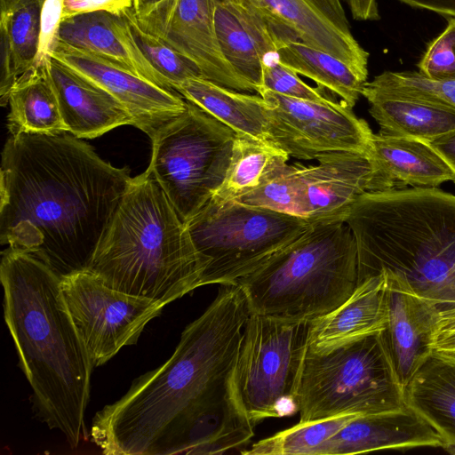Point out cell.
<instances>
[{"mask_svg": "<svg viewBox=\"0 0 455 455\" xmlns=\"http://www.w3.org/2000/svg\"><path fill=\"white\" fill-rule=\"evenodd\" d=\"M313 222L236 201H209L185 225L200 266V286L235 284L296 240Z\"/></svg>", "mask_w": 455, "mask_h": 455, "instance_id": "obj_8", "label": "cell"}, {"mask_svg": "<svg viewBox=\"0 0 455 455\" xmlns=\"http://www.w3.org/2000/svg\"><path fill=\"white\" fill-rule=\"evenodd\" d=\"M260 88L299 100L316 102L336 100L328 96L326 90L318 86L311 87L304 83L298 76V74L279 61L276 52L267 55L264 60L262 64V84L259 89Z\"/></svg>", "mask_w": 455, "mask_h": 455, "instance_id": "obj_36", "label": "cell"}, {"mask_svg": "<svg viewBox=\"0 0 455 455\" xmlns=\"http://www.w3.org/2000/svg\"><path fill=\"white\" fill-rule=\"evenodd\" d=\"M60 286L94 367L109 361L123 347L136 344L147 323L164 307L115 290L89 270L61 277Z\"/></svg>", "mask_w": 455, "mask_h": 455, "instance_id": "obj_11", "label": "cell"}, {"mask_svg": "<svg viewBox=\"0 0 455 455\" xmlns=\"http://www.w3.org/2000/svg\"><path fill=\"white\" fill-rule=\"evenodd\" d=\"M344 220L356 243L358 283L388 270L440 313L455 308V195L420 187L365 192Z\"/></svg>", "mask_w": 455, "mask_h": 455, "instance_id": "obj_4", "label": "cell"}, {"mask_svg": "<svg viewBox=\"0 0 455 455\" xmlns=\"http://www.w3.org/2000/svg\"><path fill=\"white\" fill-rule=\"evenodd\" d=\"M212 4L215 32L223 56L235 75L257 92L262 84L266 56L299 39L258 0H212Z\"/></svg>", "mask_w": 455, "mask_h": 455, "instance_id": "obj_15", "label": "cell"}, {"mask_svg": "<svg viewBox=\"0 0 455 455\" xmlns=\"http://www.w3.org/2000/svg\"><path fill=\"white\" fill-rule=\"evenodd\" d=\"M251 311L237 284L221 285L189 323L172 355L98 411L92 441L108 455H163L183 422L230 395L229 381Z\"/></svg>", "mask_w": 455, "mask_h": 455, "instance_id": "obj_2", "label": "cell"}, {"mask_svg": "<svg viewBox=\"0 0 455 455\" xmlns=\"http://www.w3.org/2000/svg\"><path fill=\"white\" fill-rule=\"evenodd\" d=\"M362 96L369 113L379 125V133L430 142L455 130V111L414 100L365 84Z\"/></svg>", "mask_w": 455, "mask_h": 455, "instance_id": "obj_27", "label": "cell"}, {"mask_svg": "<svg viewBox=\"0 0 455 455\" xmlns=\"http://www.w3.org/2000/svg\"><path fill=\"white\" fill-rule=\"evenodd\" d=\"M367 154L388 189L455 183L453 170L427 141L373 133Z\"/></svg>", "mask_w": 455, "mask_h": 455, "instance_id": "obj_22", "label": "cell"}, {"mask_svg": "<svg viewBox=\"0 0 455 455\" xmlns=\"http://www.w3.org/2000/svg\"><path fill=\"white\" fill-rule=\"evenodd\" d=\"M298 38L368 78L369 52L354 37L340 0H258Z\"/></svg>", "mask_w": 455, "mask_h": 455, "instance_id": "obj_18", "label": "cell"}, {"mask_svg": "<svg viewBox=\"0 0 455 455\" xmlns=\"http://www.w3.org/2000/svg\"><path fill=\"white\" fill-rule=\"evenodd\" d=\"M358 415H344L301 423L243 450L244 455H319L322 445Z\"/></svg>", "mask_w": 455, "mask_h": 455, "instance_id": "obj_32", "label": "cell"}, {"mask_svg": "<svg viewBox=\"0 0 455 455\" xmlns=\"http://www.w3.org/2000/svg\"><path fill=\"white\" fill-rule=\"evenodd\" d=\"M0 279L4 320L37 415L76 448L88 438L84 415L94 365L66 305L61 277L34 255L8 247Z\"/></svg>", "mask_w": 455, "mask_h": 455, "instance_id": "obj_3", "label": "cell"}, {"mask_svg": "<svg viewBox=\"0 0 455 455\" xmlns=\"http://www.w3.org/2000/svg\"><path fill=\"white\" fill-rule=\"evenodd\" d=\"M385 275L359 283L350 297L313 321L309 347L324 349L382 331L387 323Z\"/></svg>", "mask_w": 455, "mask_h": 455, "instance_id": "obj_25", "label": "cell"}, {"mask_svg": "<svg viewBox=\"0 0 455 455\" xmlns=\"http://www.w3.org/2000/svg\"><path fill=\"white\" fill-rule=\"evenodd\" d=\"M405 405L455 453V354L434 349L403 387Z\"/></svg>", "mask_w": 455, "mask_h": 455, "instance_id": "obj_23", "label": "cell"}, {"mask_svg": "<svg viewBox=\"0 0 455 455\" xmlns=\"http://www.w3.org/2000/svg\"><path fill=\"white\" fill-rule=\"evenodd\" d=\"M18 78L10 46L5 36L0 34V103L3 107L9 103Z\"/></svg>", "mask_w": 455, "mask_h": 455, "instance_id": "obj_40", "label": "cell"}, {"mask_svg": "<svg viewBox=\"0 0 455 455\" xmlns=\"http://www.w3.org/2000/svg\"><path fill=\"white\" fill-rule=\"evenodd\" d=\"M367 84L379 90L455 111L454 79H432L419 71H384Z\"/></svg>", "mask_w": 455, "mask_h": 455, "instance_id": "obj_34", "label": "cell"}, {"mask_svg": "<svg viewBox=\"0 0 455 455\" xmlns=\"http://www.w3.org/2000/svg\"><path fill=\"white\" fill-rule=\"evenodd\" d=\"M433 347L455 354V325L438 326L434 335Z\"/></svg>", "mask_w": 455, "mask_h": 455, "instance_id": "obj_44", "label": "cell"}, {"mask_svg": "<svg viewBox=\"0 0 455 455\" xmlns=\"http://www.w3.org/2000/svg\"><path fill=\"white\" fill-rule=\"evenodd\" d=\"M86 270L115 290L164 306L200 287L186 225L147 170L132 178Z\"/></svg>", "mask_w": 455, "mask_h": 455, "instance_id": "obj_5", "label": "cell"}, {"mask_svg": "<svg viewBox=\"0 0 455 455\" xmlns=\"http://www.w3.org/2000/svg\"><path fill=\"white\" fill-rule=\"evenodd\" d=\"M0 240L59 276L86 270L132 177L74 135L11 134L2 151Z\"/></svg>", "mask_w": 455, "mask_h": 455, "instance_id": "obj_1", "label": "cell"}, {"mask_svg": "<svg viewBox=\"0 0 455 455\" xmlns=\"http://www.w3.org/2000/svg\"><path fill=\"white\" fill-rule=\"evenodd\" d=\"M317 164L301 166L295 215L310 222L345 218L365 192L387 190L367 153L322 154Z\"/></svg>", "mask_w": 455, "mask_h": 455, "instance_id": "obj_16", "label": "cell"}, {"mask_svg": "<svg viewBox=\"0 0 455 455\" xmlns=\"http://www.w3.org/2000/svg\"><path fill=\"white\" fill-rule=\"evenodd\" d=\"M387 323L381 331L404 387L433 352L440 309L419 297L400 275L384 270Z\"/></svg>", "mask_w": 455, "mask_h": 455, "instance_id": "obj_17", "label": "cell"}, {"mask_svg": "<svg viewBox=\"0 0 455 455\" xmlns=\"http://www.w3.org/2000/svg\"><path fill=\"white\" fill-rule=\"evenodd\" d=\"M45 0H1L0 34L8 42L18 76L36 63Z\"/></svg>", "mask_w": 455, "mask_h": 455, "instance_id": "obj_31", "label": "cell"}, {"mask_svg": "<svg viewBox=\"0 0 455 455\" xmlns=\"http://www.w3.org/2000/svg\"><path fill=\"white\" fill-rule=\"evenodd\" d=\"M254 427L230 395L188 417L170 439L164 455L230 452L251 441Z\"/></svg>", "mask_w": 455, "mask_h": 455, "instance_id": "obj_24", "label": "cell"}, {"mask_svg": "<svg viewBox=\"0 0 455 455\" xmlns=\"http://www.w3.org/2000/svg\"><path fill=\"white\" fill-rule=\"evenodd\" d=\"M301 166L288 164L267 182L234 201L295 215Z\"/></svg>", "mask_w": 455, "mask_h": 455, "instance_id": "obj_35", "label": "cell"}, {"mask_svg": "<svg viewBox=\"0 0 455 455\" xmlns=\"http://www.w3.org/2000/svg\"><path fill=\"white\" fill-rule=\"evenodd\" d=\"M352 17L359 21H376L380 19L377 0H345Z\"/></svg>", "mask_w": 455, "mask_h": 455, "instance_id": "obj_41", "label": "cell"}, {"mask_svg": "<svg viewBox=\"0 0 455 455\" xmlns=\"http://www.w3.org/2000/svg\"><path fill=\"white\" fill-rule=\"evenodd\" d=\"M11 134L68 132L44 65L20 76L9 98Z\"/></svg>", "mask_w": 455, "mask_h": 455, "instance_id": "obj_28", "label": "cell"}, {"mask_svg": "<svg viewBox=\"0 0 455 455\" xmlns=\"http://www.w3.org/2000/svg\"><path fill=\"white\" fill-rule=\"evenodd\" d=\"M412 8L428 10L440 15L455 18V0H398Z\"/></svg>", "mask_w": 455, "mask_h": 455, "instance_id": "obj_42", "label": "cell"}, {"mask_svg": "<svg viewBox=\"0 0 455 455\" xmlns=\"http://www.w3.org/2000/svg\"><path fill=\"white\" fill-rule=\"evenodd\" d=\"M175 91L237 135L270 143L267 130L271 106L259 94L240 92L202 77L188 79Z\"/></svg>", "mask_w": 455, "mask_h": 455, "instance_id": "obj_26", "label": "cell"}, {"mask_svg": "<svg viewBox=\"0 0 455 455\" xmlns=\"http://www.w3.org/2000/svg\"><path fill=\"white\" fill-rule=\"evenodd\" d=\"M417 66L427 77L455 80V18L430 42Z\"/></svg>", "mask_w": 455, "mask_h": 455, "instance_id": "obj_37", "label": "cell"}, {"mask_svg": "<svg viewBox=\"0 0 455 455\" xmlns=\"http://www.w3.org/2000/svg\"><path fill=\"white\" fill-rule=\"evenodd\" d=\"M140 52L162 76L168 86L175 87L182 82L203 77L200 69L160 37L145 31L139 24L133 7L119 12Z\"/></svg>", "mask_w": 455, "mask_h": 455, "instance_id": "obj_33", "label": "cell"}, {"mask_svg": "<svg viewBox=\"0 0 455 455\" xmlns=\"http://www.w3.org/2000/svg\"><path fill=\"white\" fill-rule=\"evenodd\" d=\"M51 57L116 98L129 112L132 125L152 139L169 121L181 115L187 100L92 52L56 42Z\"/></svg>", "mask_w": 455, "mask_h": 455, "instance_id": "obj_13", "label": "cell"}, {"mask_svg": "<svg viewBox=\"0 0 455 455\" xmlns=\"http://www.w3.org/2000/svg\"><path fill=\"white\" fill-rule=\"evenodd\" d=\"M57 40L97 54L160 87L174 91L140 52L120 13L100 11L61 20Z\"/></svg>", "mask_w": 455, "mask_h": 455, "instance_id": "obj_21", "label": "cell"}, {"mask_svg": "<svg viewBox=\"0 0 455 455\" xmlns=\"http://www.w3.org/2000/svg\"><path fill=\"white\" fill-rule=\"evenodd\" d=\"M138 21L145 31L193 62L204 79L238 92H253L235 75L220 51L212 0H164Z\"/></svg>", "mask_w": 455, "mask_h": 455, "instance_id": "obj_14", "label": "cell"}, {"mask_svg": "<svg viewBox=\"0 0 455 455\" xmlns=\"http://www.w3.org/2000/svg\"><path fill=\"white\" fill-rule=\"evenodd\" d=\"M236 133L196 104L151 139L147 171L186 223L212 198L229 165Z\"/></svg>", "mask_w": 455, "mask_h": 455, "instance_id": "obj_10", "label": "cell"}, {"mask_svg": "<svg viewBox=\"0 0 455 455\" xmlns=\"http://www.w3.org/2000/svg\"><path fill=\"white\" fill-rule=\"evenodd\" d=\"M313 321L250 314L229 390L255 426L299 411L298 383Z\"/></svg>", "mask_w": 455, "mask_h": 455, "instance_id": "obj_9", "label": "cell"}, {"mask_svg": "<svg viewBox=\"0 0 455 455\" xmlns=\"http://www.w3.org/2000/svg\"><path fill=\"white\" fill-rule=\"evenodd\" d=\"M419 447H442V441L420 416L405 406L398 411L353 418L322 445L319 455Z\"/></svg>", "mask_w": 455, "mask_h": 455, "instance_id": "obj_20", "label": "cell"}, {"mask_svg": "<svg viewBox=\"0 0 455 455\" xmlns=\"http://www.w3.org/2000/svg\"><path fill=\"white\" fill-rule=\"evenodd\" d=\"M257 92L271 106L268 141L290 156L312 160L330 152L367 153L373 133L343 101L299 100L264 88Z\"/></svg>", "mask_w": 455, "mask_h": 455, "instance_id": "obj_12", "label": "cell"}, {"mask_svg": "<svg viewBox=\"0 0 455 455\" xmlns=\"http://www.w3.org/2000/svg\"><path fill=\"white\" fill-rule=\"evenodd\" d=\"M44 65L72 135L93 139L118 126L132 125L126 108L104 89L52 57Z\"/></svg>", "mask_w": 455, "mask_h": 455, "instance_id": "obj_19", "label": "cell"}, {"mask_svg": "<svg viewBox=\"0 0 455 455\" xmlns=\"http://www.w3.org/2000/svg\"><path fill=\"white\" fill-rule=\"evenodd\" d=\"M297 401L301 423L406 406L403 387L381 331L324 349L308 345Z\"/></svg>", "mask_w": 455, "mask_h": 455, "instance_id": "obj_7", "label": "cell"}, {"mask_svg": "<svg viewBox=\"0 0 455 455\" xmlns=\"http://www.w3.org/2000/svg\"><path fill=\"white\" fill-rule=\"evenodd\" d=\"M289 157L271 143L236 134L224 180L210 201L224 204L259 188L288 165Z\"/></svg>", "mask_w": 455, "mask_h": 455, "instance_id": "obj_29", "label": "cell"}, {"mask_svg": "<svg viewBox=\"0 0 455 455\" xmlns=\"http://www.w3.org/2000/svg\"><path fill=\"white\" fill-rule=\"evenodd\" d=\"M455 172V130L428 142Z\"/></svg>", "mask_w": 455, "mask_h": 455, "instance_id": "obj_43", "label": "cell"}, {"mask_svg": "<svg viewBox=\"0 0 455 455\" xmlns=\"http://www.w3.org/2000/svg\"><path fill=\"white\" fill-rule=\"evenodd\" d=\"M163 1L164 0H133L132 7L137 18H142L154 11Z\"/></svg>", "mask_w": 455, "mask_h": 455, "instance_id": "obj_45", "label": "cell"}, {"mask_svg": "<svg viewBox=\"0 0 455 455\" xmlns=\"http://www.w3.org/2000/svg\"><path fill=\"white\" fill-rule=\"evenodd\" d=\"M132 4L133 0H63L61 20L100 11L119 13Z\"/></svg>", "mask_w": 455, "mask_h": 455, "instance_id": "obj_39", "label": "cell"}, {"mask_svg": "<svg viewBox=\"0 0 455 455\" xmlns=\"http://www.w3.org/2000/svg\"><path fill=\"white\" fill-rule=\"evenodd\" d=\"M357 283L356 243L344 219L337 218L313 222L235 284L251 313L315 320L344 303Z\"/></svg>", "mask_w": 455, "mask_h": 455, "instance_id": "obj_6", "label": "cell"}, {"mask_svg": "<svg viewBox=\"0 0 455 455\" xmlns=\"http://www.w3.org/2000/svg\"><path fill=\"white\" fill-rule=\"evenodd\" d=\"M276 54L285 67L310 78L318 87L336 94L351 108L367 83V77L347 63L299 40L286 43Z\"/></svg>", "mask_w": 455, "mask_h": 455, "instance_id": "obj_30", "label": "cell"}, {"mask_svg": "<svg viewBox=\"0 0 455 455\" xmlns=\"http://www.w3.org/2000/svg\"><path fill=\"white\" fill-rule=\"evenodd\" d=\"M62 2L63 0L44 1L41 15L39 47L34 67L43 66L51 58L61 22Z\"/></svg>", "mask_w": 455, "mask_h": 455, "instance_id": "obj_38", "label": "cell"}]
</instances>
